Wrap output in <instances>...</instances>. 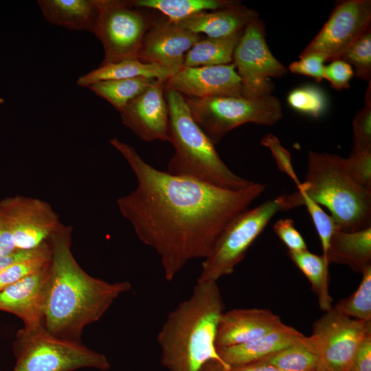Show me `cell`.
<instances>
[{"label":"cell","instance_id":"b9f144b4","mask_svg":"<svg viewBox=\"0 0 371 371\" xmlns=\"http://www.w3.org/2000/svg\"><path fill=\"white\" fill-rule=\"evenodd\" d=\"M27 250H16L4 256H0V273L10 264L23 256Z\"/></svg>","mask_w":371,"mask_h":371},{"label":"cell","instance_id":"74e56055","mask_svg":"<svg viewBox=\"0 0 371 371\" xmlns=\"http://www.w3.org/2000/svg\"><path fill=\"white\" fill-rule=\"evenodd\" d=\"M354 75L352 67L341 59H335L325 66L324 79L328 80L333 89L340 91L349 87Z\"/></svg>","mask_w":371,"mask_h":371},{"label":"cell","instance_id":"7a4b0ae2","mask_svg":"<svg viewBox=\"0 0 371 371\" xmlns=\"http://www.w3.org/2000/svg\"><path fill=\"white\" fill-rule=\"evenodd\" d=\"M71 232L60 223L47 240L52 257L42 325L59 339L81 343L84 328L98 322L131 284L109 282L85 272L72 254Z\"/></svg>","mask_w":371,"mask_h":371},{"label":"cell","instance_id":"ab89813d","mask_svg":"<svg viewBox=\"0 0 371 371\" xmlns=\"http://www.w3.org/2000/svg\"><path fill=\"white\" fill-rule=\"evenodd\" d=\"M16 250L12 235L0 216V256L9 255Z\"/></svg>","mask_w":371,"mask_h":371},{"label":"cell","instance_id":"cb8c5ba5","mask_svg":"<svg viewBox=\"0 0 371 371\" xmlns=\"http://www.w3.org/2000/svg\"><path fill=\"white\" fill-rule=\"evenodd\" d=\"M243 32L223 38L202 37L185 55L183 67L214 66L233 63Z\"/></svg>","mask_w":371,"mask_h":371},{"label":"cell","instance_id":"9a60e30c","mask_svg":"<svg viewBox=\"0 0 371 371\" xmlns=\"http://www.w3.org/2000/svg\"><path fill=\"white\" fill-rule=\"evenodd\" d=\"M119 113L122 124L142 141L169 142L165 82L156 80Z\"/></svg>","mask_w":371,"mask_h":371},{"label":"cell","instance_id":"44dd1931","mask_svg":"<svg viewBox=\"0 0 371 371\" xmlns=\"http://www.w3.org/2000/svg\"><path fill=\"white\" fill-rule=\"evenodd\" d=\"M327 261L362 273L371 267V227L355 232L337 230L332 236Z\"/></svg>","mask_w":371,"mask_h":371},{"label":"cell","instance_id":"8d00e7d4","mask_svg":"<svg viewBox=\"0 0 371 371\" xmlns=\"http://www.w3.org/2000/svg\"><path fill=\"white\" fill-rule=\"evenodd\" d=\"M325 62L326 58L322 55L309 54L292 62L289 66V69L293 74L309 76L319 82L324 80Z\"/></svg>","mask_w":371,"mask_h":371},{"label":"cell","instance_id":"d590c367","mask_svg":"<svg viewBox=\"0 0 371 371\" xmlns=\"http://www.w3.org/2000/svg\"><path fill=\"white\" fill-rule=\"evenodd\" d=\"M273 230L287 247L289 251H301L307 249V245L301 234L294 226L291 218L278 220L273 226Z\"/></svg>","mask_w":371,"mask_h":371},{"label":"cell","instance_id":"ba28073f","mask_svg":"<svg viewBox=\"0 0 371 371\" xmlns=\"http://www.w3.org/2000/svg\"><path fill=\"white\" fill-rule=\"evenodd\" d=\"M278 212H282L280 196L247 209L232 220L203 259L197 282H217L233 273L248 249Z\"/></svg>","mask_w":371,"mask_h":371},{"label":"cell","instance_id":"484cf974","mask_svg":"<svg viewBox=\"0 0 371 371\" xmlns=\"http://www.w3.org/2000/svg\"><path fill=\"white\" fill-rule=\"evenodd\" d=\"M254 363L274 366L284 371H317L319 358L310 337L305 335L293 344Z\"/></svg>","mask_w":371,"mask_h":371},{"label":"cell","instance_id":"4fadbf2b","mask_svg":"<svg viewBox=\"0 0 371 371\" xmlns=\"http://www.w3.org/2000/svg\"><path fill=\"white\" fill-rule=\"evenodd\" d=\"M0 216L17 250H30L47 242L60 223L56 212L41 199L15 195L0 201Z\"/></svg>","mask_w":371,"mask_h":371},{"label":"cell","instance_id":"3957f363","mask_svg":"<svg viewBox=\"0 0 371 371\" xmlns=\"http://www.w3.org/2000/svg\"><path fill=\"white\" fill-rule=\"evenodd\" d=\"M223 313L217 282H196L190 297L168 314L157 335L161 364L168 371H200L214 361L229 370L215 345Z\"/></svg>","mask_w":371,"mask_h":371},{"label":"cell","instance_id":"f35d334b","mask_svg":"<svg viewBox=\"0 0 371 371\" xmlns=\"http://www.w3.org/2000/svg\"><path fill=\"white\" fill-rule=\"evenodd\" d=\"M350 371H371V335L366 337L358 346Z\"/></svg>","mask_w":371,"mask_h":371},{"label":"cell","instance_id":"e0dca14e","mask_svg":"<svg viewBox=\"0 0 371 371\" xmlns=\"http://www.w3.org/2000/svg\"><path fill=\"white\" fill-rule=\"evenodd\" d=\"M49 264L0 290V311L21 319L25 328L42 325Z\"/></svg>","mask_w":371,"mask_h":371},{"label":"cell","instance_id":"d4e9b609","mask_svg":"<svg viewBox=\"0 0 371 371\" xmlns=\"http://www.w3.org/2000/svg\"><path fill=\"white\" fill-rule=\"evenodd\" d=\"M288 255L310 281L317 295L319 308L324 312L331 309L333 306L329 293V265L322 256L308 249L297 252L289 251Z\"/></svg>","mask_w":371,"mask_h":371},{"label":"cell","instance_id":"f546056e","mask_svg":"<svg viewBox=\"0 0 371 371\" xmlns=\"http://www.w3.org/2000/svg\"><path fill=\"white\" fill-rule=\"evenodd\" d=\"M358 289L349 297L339 300L334 306L351 318L371 321V267L362 273Z\"/></svg>","mask_w":371,"mask_h":371},{"label":"cell","instance_id":"603a6c76","mask_svg":"<svg viewBox=\"0 0 371 371\" xmlns=\"http://www.w3.org/2000/svg\"><path fill=\"white\" fill-rule=\"evenodd\" d=\"M137 77L155 78L166 82L171 75L160 67L143 63L137 58H133L100 65L97 69L78 78L77 85L82 87H89L100 81Z\"/></svg>","mask_w":371,"mask_h":371},{"label":"cell","instance_id":"4316f807","mask_svg":"<svg viewBox=\"0 0 371 371\" xmlns=\"http://www.w3.org/2000/svg\"><path fill=\"white\" fill-rule=\"evenodd\" d=\"M131 6L150 8L159 11L168 19L178 22L195 14L216 10L232 5L238 1L232 0H132Z\"/></svg>","mask_w":371,"mask_h":371},{"label":"cell","instance_id":"ee69618b","mask_svg":"<svg viewBox=\"0 0 371 371\" xmlns=\"http://www.w3.org/2000/svg\"><path fill=\"white\" fill-rule=\"evenodd\" d=\"M317 371H326L322 368H318L317 370Z\"/></svg>","mask_w":371,"mask_h":371},{"label":"cell","instance_id":"60d3db41","mask_svg":"<svg viewBox=\"0 0 371 371\" xmlns=\"http://www.w3.org/2000/svg\"><path fill=\"white\" fill-rule=\"evenodd\" d=\"M227 371H284L274 366L266 363H252L231 368Z\"/></svg>","mask_w":371,"mask_h":371},{"label":"cell","instance_id":"1f68e13d","mask_svg":"<svg viewBox=\"0 0 371 371\" xmlns=\"http://www.w3.org/2000/svg\"><path fill=\"white\" fill-rule=\"evenodd\" d=\"M287 102L295 111L315 117L321 116L327 108V98L319 87L306 85L295 88L287 95Z\"/></svg>","mask_w":371,"mask_h":371},{"label":"cell","instance_id":"d6a6232c","mask_svg":"<svg viewBox=\"0 0 371 371\" xmlns=\"http://www.w3.org/2000/svg\"><path fill=\"white\" fill-rule=\"evenodd\" d=\"M371 91L370 82L365 98V105L359 110L353 121L352 150H361L371 149Z\"/></svg>","mask_w":371,"mask_h":371},{"label":"cell","instance_id":"7c38bea8","mask_svg":"<svg viewBox=\"0 0 371 371\" xmlns=\"http://www.w3.org/2000/svg\"><path fill=\"white\" fill-rule=\"evenodd\" d=\"M371 1H337L329 19L300 57L319 54L326 62L337 59L370 27Z\"/></svg>","mask_w":371,"mask_h":371},{"label":"cell","instance_id":"8fae6325","mask_svg":"<svg viewBox=\"0 0 371 371\" xmlns=\"http://www.w3.org/2000/svg\"><path fill=\"white\" fill-rule=\"evenodd\" d=\"M265 36V24L258 18L245 27L235 48L232 63L240 78L244 97L271 94L273 84L271 79L287 72L271 54Z\"/></svg>","mask_w":371,"mask_h":371},{"label":"cell","instance_id":"6da1fadb","mask_svg":"<svg viewBox=\"0 0 371 371\" xmlns=\"http://www.w3.org/2000/svg\"><path fill=\"white\" fill-rule=\"evenodd\" d=\"M109 142L137 181L135 190L117 199L119 211L137 238L158 254L168 281L190 260L205 259L227 225L267 188L255 182L233 190L173 175L145 161L131 144L116 137Z\"/></svg>","mask_w":371,"mask_h":371},{"label":"cell","instance_id":"e575fe53","mask_svg":"<svg viewBox=\"0 0 371 371\" xmlns=\"http://www.w3.org/2000/svg\"><path fill=\"white\" fill-rule=\"evenodd\" d=\"M260 144L268 148L274 158L279 170L286 174L297 187L300 183L293 166L291 155L280 143V139L273 134L268 133L260 139Z\"/></svg>","mask_w":371,"mask_h":371},{"label":"cell","instance_id":"ffe728a7","mask_svg":"<svg viewBox=\"0 0 371 371\" xmlns=\"http://www.w3.org/2000/svg\"><path fill=\"white\" fill-rule=\"evenodd\" d=\"M304 335L295 328L282 324L251 341L218 348L221 359L230 368L252 363L299 340Z\"/></svg>","mask_w":371,"mask_h":371},{"label":"cell","instance_id":"7bdbcfd3","mask_svg":"<svg viewBox=\"0 0 371 371\" xmlns=\"http://www.w3.org/2000/svg\"><path fill=\"white\" fill-rule=\"evenodd\" d=\"M200 371H227L219 363L210 361L205 363Z\"/></svg>","mask_w":371,"mask_h":371},{"label":"cell","instance_id":"52a82bcc","mask_svg":"<svg viewBox=\"0 0 371 371\" xmlns=\"http://www.w3.org/2000/svg\"><path fill=\"white\" fill-rule=\"evenodd\" d=\"M185 100L193 120L214 145L241 125L270 126L283 115L279 99L271 94L256 98L220 95Z\"/></svg>","mask_w":371,"mask_h":371},{"label":"cell","instance_id":"f1b7e54d","mask_svg":"<svg viewBox=\"0 0 371 371\" xmlns=\"http://www.w3.org/2000/svg\"><path fill=\"white\" fill-rule=\"evenodd\" d=\"M49 243L45 242L14 261L0 273V290L47 267L51 261Z\"/></svg>","mask_w":371,"mask_h":371},{"label":"cell","instance_id":"2e32d148","mask_svg":"<svg viewBox=\"0 0 371 371\" xmlns=\"http://www.w3.org/2000/svg\"><path fill=\"white\" fill-rule=\"evenodd\" d=\"M165 89L190 98L243 96L241 80L233 63L183 67L165 82Z\"/></svg>","mask_w":371,"mask_h":371},{"label":"cell","instance_id":"83f0119b","mask_svg":"<svg viewBox=\"0 0 371 371\" xmlns=\"http://www.w3.org/2000/svg\"><path fill=\"white\" fill-rule=\"evenodd\" d=\"M157 79L137 77L97 82L89 88L97 95L108 101L118 111L125 107Z\"/></svg>","mask_w":371,"mask_h":371},{"label":"cell","instance_id":"8992f818","mask_svg":"<svg viewBox=\"0 0 371 371\" xmlns=\"http://www.w3.org/2000/svg\"><path fill=\"white\" fill-rule=\"evenodd\" d=\"M16 363L12 371H74L92 368L110 369L107 358L81 343L59 339L43 325L23 328L12 344Z\"/></svg>","mask_w":371,"mask_h":371},{"label":"cell","instance_id":"ac0fdd59","mask_svg":"<svg viewBox=\"0 0 371 371\" xmlns=\"http://www.w3.org/2000/svg\"><path fill=\"white\" fill-rule=\"evenodd\" d=\"M282 324L280 317L268 309L236 308L224 312L217 328L216 349L251 341Z\"/></svg>","mask_w":371,"mask_h":371},{"label":"cell","instance_id":"9c48e42d","mask_svg":"<svg viewBox=\"0 0 371 371\" xmlns=\"http://www.w3.org/2000/svg\"><path fill=\"white\" fill-rule=\"evenodd\" d=\"M97 1L98 14L93 34L104 52L100 65L137 58L144 34L155 18L131 6L128 1Z\"/></svg>","mask_w":371,"mask_h":371},{"label":"cell","instance_id":"277c9868","mask_svg":"<svg viewBox=\"0 0 371 371\" xmlns=\"http://www.w3.org/2000/svg\"><path fill=\"white\" fill-rule=\"evenodd\" d=\"M165 97L169 142L175 148L166 172L233 190L249 188L255 183L237 175L223 161L215 145L193 120L181 94L165 89Z\"/></svg>","mask_w":371,"mask_h":371},{"label":"cell","instance_id":"5bb4252c","mask_svg":"<svg viewBox=\"0 0 371 371\" xmlns=\"http://www.w3.org/2000/svg\"><path fill=\"white\" fill-rule=\"evenodd\" d=\"M201 38L168 19H155L144 34L137 59L163 68L172 77L183 67L186 54Z\"/></svg>","mask_w":371,"mask_h":371},{"label":"cell","instance_id":"4dcf8cb0","mask_svg":"<svg viewBox=\"0 0 371 371\" xmlns=\"http://www.w3.org/2000/svg\"><path fill=\"white\" fill-rule=\"evenodd\" d=\"M337 59L355 68L354 74L362 80L371 82V29H367Z\"/></svg>","mask_w":371,"mask_h":371},{"label":"cell","instance_id":"d6986e66","mask_svg":"<svg viewBox=\"0 0 371 371\" xmlns=\"http://www.w3.org/2000/svg\"><path fill=\"white\" fill-rule=\"evenodd\" d=\"M258 13L240 2L211 12H202L188 16L176 23L193 34H205L210 38L231 36L244 31Z\"/></svg>","mask_w":371,"mask_h":371},{"label":"cell","instance_id":"30bf717a","mask_svg":"<svg viewBox=\"0 0 371 371\" xmlns=\"http://www.w3.org/2000/svg\"><path fill=\"white\" fill-rule=\"evenodd\" d=\"M310 337L326 371H350L354 355L363 339L371 335V321L348 317L333 307L313 325Z\"/></svg>","mask_w":371,"mask_h":371},{"label":"cell","instance_id":"f6af8a7d","mask_svg":"<svg viewBox=\"0 0 371 371\" xmlns=\"http://www.w3.org/2000/svg\"><path fill=\"white\" fill-rule=\"evenodd\" d=\"M4 100L3 98H0V104L3 103Z\"/></svg>","mask_w":371,"mask_h":371},{"label":"cell","instance_id":"836d02e7","mask_svg":"<svg viewBox=\"0 0 371 371\" xmlns=\"http://www.w3.org/2000/svg\"><path fill=\"white\" fill-rule=\"evenodd\" d=\"M350 177L363 188L371 191V149L355 150L345 158Z\"/></svg>","mask_w":371,"mask_h":371},{"label":"cell","instance_id":"7402d4cb","mask_svg":"<svg viewBox=\"0 0 371 371\" xmlns=\"http://www.w3.org/2000/svg\"><path fill=\"white\" fill-rule=\"evenodd\" d=\"M37 3L50 23L93 33L98 14L97 0H38Z\"/></svg>","mask_w":371,"mask_h":371},{"label":"cell","instance_id":"5b68a950","mask_svg":"<svg viewBox=\"0 0 371 371\" xmlns=\"http://www.w3.org/2000/svg\"><path fill=\"white\" fill-rule=\"evenodd\" d=\"M297 190L325 207L339 230L371 227V191L350 177L339 155L309 150L305 179Z\"/></svg>","mask_w":371,"mask_h":371}]
</instances>
